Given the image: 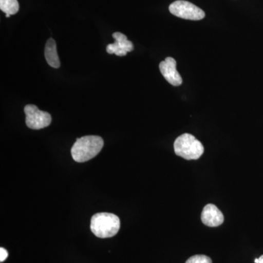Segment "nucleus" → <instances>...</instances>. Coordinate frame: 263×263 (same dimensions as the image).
Returning a JSON list of instances; mask_svg holds the SVG:
<instances>
[{
	"mask_svg": "<svg viewBox=\"0 0 263 263\" xmlns=\"http://www.w3.org/2000/svg\"><path fill=\"white\" fill-rule=\"evenodd\" d=\"M45 57L48 65L53 68L60 67V61L57 53V44L53 38H49L45 48Z\"/></svg>",
	"mask_w": 263,
	"mask_h": 263,
	"instance_id": "1a4fd4ad",
	"label": "nucleus"
},
{
	"mask_svg": "<svg viewBox=\"0 0 263 263\" xmlns=\"http://www.w3.org/2000/svg\"><path fill=\"white\" fill-rule=\"evenodd\" d=\"M103 138L97 136H86L78 138L71 148V155L77 162H87L94 158L103 148Z\"/></svg>",
	"mask_w": 263,
	"mask_h": 263,
	"instance_id": "f257e3e1",
	"label": "nucleus"
},
{
	"mask_svg": "<svg viewBox=\"0 0 263 263\" xmlns=\"http://www.w3.org/2000/svg\"><path fill=\"white\" fill-rule=\"evenodd\" d=\"M0 9L6 13L7 18L15 15L19 10L18 2L17 0H0Z\"/></svg>",
	"mask_w": 263,
	"mask_h": 263,
	"instance_id": "9d476101",
	"label": "nucleus"
},
{
	"mask_svg": "<svg viewBox=\"0 0 263 263\" xmlns=\"http://www.w3.org/2000/svg\"><path fill=\"white\" fill-rule=\"evenodd\" d=\"M169 10L173 15L187 20H201L205 15L203 10L193 3L184 0L174 2L170 5Z\"/></svg>",
	"mask_w": 263,
	"mask_h": 263,
	"instance_id": "20e7f679",
	"label": "nucleus"
},
{
	"mask_svg": "<svg viewBox=\"0 0 263 263\" xmlns=\"http://www.w3.org/2000/svg\"><path fill=\"white\" fill-rule=\"evenodd\" d=\"M8 251L3 248V247H1V248H0V262H3V261H5V259H7V257H8Z\"/></svg>",
	"mask_w": 263,
	"mask_h": 263,
	"instance_id": "f8f14e48",
	"label": "nucleus"
},
{
	"mask_svg": "<svg viewBox=\"0 0 263 263\" xmlns=\"http://www.w3.org/2000/svg\"><path fill=\"white\" fill-rule=\"evenodd\" d=\"M257 263H263V255L259 257L258 262Z\"/></svg>",
	"mask_w": 263,
	"mask_h": 263,
	"instance_id": "ddd939ff",
	"label": "nucleus"
},
{
	"mask_svg": "<svg viewBox=\"0 0 263 263\" xmlns=\"http://www.w3.org/2000/svg\"><path fill=\"white\" fill-rule=\"evenodd\" d=\"M115 43L108 45L106 51L109 54H116L118 57H124L127 52L134 49V46L131 41H128L127 36L121 32H115L113 34Z\"/></svg>",
	"mask_w": 263,
	"mask_h": 263,
	"instance_id": "423d86ee",
	"label": "nucleus"
},
{
	"mask_svg": "<svg viewBox=\"0 0 263 263\" xmlns=\"http://www.w3.org/2000/svg\"><path fill=\"white\" fill-rule=\"evenodd\" d=\"M201 220L205 226L210 228H216L222 224L224 216L215 205L208 204L202 210Z\"/></svg>",
	"mask_w": 263,
	"mask_h": 263,
	"instance_id": "6e6552de",
	"label": "nucleus"
},
{
	"mask_svg": "<svg viewBox=\"0 0 263 263\" xmlns=\"http://www.w3.org/2000/svg\"><path fill=\"white\" fill-rule=\"evenodd\" d=\"M186 263H212V260L210 257H208L206 255L197 254V255L190 257L186 260Z\"/></svg>",
	"mask_w": 263,
	"mask_h": 263,
	"instance_id": "9b49d317",
	"label": "nucleus"
},
{
	"mask_svg": "<svg viewBox=\"0 0 263 263\" xmlns=\"http://www.w3.org/2000/svg\"><path fill=\"white\" fill-rule=\"evenodd\" d=\"M120 219L110 213H98L91 219V232L100 238H111L120 229Z\"/></svg>",
	"mask_w": 263,
	"mask_h": 263,
	"instance_id": "f03ea898",
	"label": "nucleus"
},
{
	"mask_svg": "<svg viewBox=\"0 0 263 263\" xmlns=\"http://www.w3.org/2000/svg\"><path fill=\"white\" fill-rule=\"evenodd\" d=\"M174 151L176 155L185 160H198L203 155L204 147L193 135L184 133L175 141Z\"/></svg>",
	"mask_w": 263,
	"mask_h": 263,
	"instance_id": "7ed1b4c3",
	"label": "nucleus"
},
{
	"mask_svg": "<svg viewBox=\"0 0 263 263\" xmlns=\"http://www.w3.org/2000/svg\"><path fill=\"white\" fill-rule=\"evenodd\" d=\"M24 112L26 114V124L30 129H41L51 124V116L48 112L40 110L36 105H26Z\"/></svg>",
	"mask_w": 263,
	"mask_h": 263,
	"instance_id": "39448f33",
	"label": "nucleus"
},
{
	"mask_svg": "<svg viewBox=\"0 0 263 263\" xmlns=\"http://www.w3.org/2000/svg\"><path fill=\"white\" fill-rule=\"evenodd\" d=\"M160 70L169 84L174 86H179L182 84V78L176 70V61L172 57H167L164 61L160 62Z\"/></svg>",
	"mask_w": 263,
	"mask_h": 263,
	"instance_id": "0eeeda50",
	"label": "nucleus"
}]
</instances>
